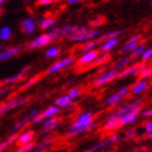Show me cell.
<instances>
[{
  "instance_id": "obj_23",
  "label": "cell",
  "mask_w": 152,
  "mask_h": 152,
  "mask_svg": "<svg viewBox=\"0 0 152 152\" xmlns=\"http://www.w3.org/2000/svg\"><path fill=\"white\" fill-rule=\"evenodd\" d=\"M52 141H53V137H47V138H45L42 141H41L38 146H35L34 147V149L32 150L33 152H41L44 151L45 149H47L48 147L51 146V143H52Z\"/></svg>"
},
{
  "instance_id": "obj_29",
  "label": "cell",
  "mask_w": 152,
  "mask_h": 152,
  "mask_svg": "<svg viewBox=\"0 0 152 152\" xmlns=\"http://www.w3.org/2000/svg\"><path fill=\"white\" fill-rule=\"evenodd\" d=\"M120 127L118 118H112V120H105V124L103 126V129L105 130H114Z\"/></svg>"
},
{
  "instance_id": "obj_14",
  "label": "cell",
  "mask_w": 152,
  "mask_h": 152,
  "mask_svg": "<svg viewBox=\"0 0 152 152\" xmlns=\"http://www.w3.org/2000/svg\"><path fill=\"white\" fill-rule=\"evenodd\" d=\"M21 51H22V48L19 47V46L3 49V50L0 51V62L12 59V58H14L15 56H18L19 53H21Z\"/></svg>"
},
{
  "instance_id": "obj_46",
  "label": "cell",
  "mask_w": 152,
  "mask_h": 152,
  "mask_svg": "<svg viewBox=\"0 0 152 152\" xmlns=\"http://www.w3.org/2000/svg\"><path fill=\"white\" fill-rule=\"evenodd\" d=\"M140 115L145 118H151L152 117V109H146V110H141Z\"/></svg>"
},
{
  "instance_id": "obj_56",
  "label": "cell",
  "mask_w": 152,
  "mask_h": 152,
  "mask_svg": "<svg viewBox=\"0 0 152 152\" xmlns=\"http://www.w3.org/2000/svg\"><path fill=\"white\" fill-rule=\"evenodd\" d=\"M2 14H3V10H2V9H0V16L2 15Z\"/></svg>"
},
{
  "instance_id": "obj_1",
  "label": "cell",
  "mask_w": 152,
  "mask_h": 152,
  "mask_svg": "<svg viewBox=\"0 0 152 152\" xmlns=\"http://www.w3.org/2000/svg\"><path fill=\"white\" fill-rule=\"evenodd\" d=\"M96 126L95 114L90 111L83 112L76 117L74 122L70 125L67 132L65 133L67 137H73L85 132H88Z\"/></svg>"
},
{
  "instance_id": "obj_16",
  "label": "cell",
  "mask_w": 152,
  "mask_h": 152,
  "mask_svg": "<svg viewBox=\"0 0 152 152\" xmlns=\"http://www.w3.org/2000/svg\"><path fill=\"white\" fill-rule=\"evenodd\" d=\"M34 138H35V132L34 130H24L21 134H19L18 139H16V143L19 146H22V145H25V143L33 141Z\"/></svg>"
},
{
  "instance_id": "obj_48",
  "label": "cell",
  "mask_w": 152,
  "mask_h": 152,
  "mask_svg": "<svg viewBox=\"0 0 152 152\" xmlns=\"http://www.w3.org/2000/svg\"><path fill=\"white\" fill-rule=\"evenodd\" d=\"M143 129L146 132L147 134L152 133V120L148 121L146 124H145V126H143Z\"/></svg>"
},
{
  "instance_id": "obj_5",
  "label": "cell",
  "mask_w": 152,
  "mask_h": 152,
  "mask_svg": "<svg viewBox=\"0 0 152 152\" xmlns=\"http://www.w3.org/2000/svg\"><path fill=\"white\" fill-rule=\"evenodd\" d=\"M117 73H118V69H115V67L105 70L104 72L100 73L94 79V86L95 87H101V86H104L109 83H111L112 80L117 78Z\"/></svg>"
},
{
  "instance_id": "obj_13",
  "label": "cell",
  "mask_w": 152,
  "mask_h": 152,
  "mask_svg": "<svg viewBox=\"0 0 152 152\" xmlns=\"http://www.w3.org/2000/svg\"><path fill=\"white\" fill-rule=\"evenodd\" d=\"M120 44V38L118 37H113L109 38L105 40H102L99 45V50L100 52H110L111 50H113L114 48H116V46H118Z\"/></svg>"
},
{
  "instance_id": "obj_22",
  "label": "cell",
  "mask_w": 152,
  "mask_h": 152,
  "mask_svg": "<svg viewBox=\"0 0 152 152\" xmlns=\"http://www.w3.org/2000/svg\"><path fill=\"white\" fill-rule=\"evenodd\" d=\"M78 25H75V24H64V25L60 26V34L61 37H67L70 36L71 34H73L75 32V29L77 28Z\"/></svg>"
},
{
  "instance_id": "obj_59",
  "label": "cell",
  "mask_w": 152,
  "mask_h": 152,
  "mask_svg": "<svg viewBox=\"0 0 152 152\" xmlns=\"http://www.w3.org/2000/svg\"><path fill=\"white\" fill-rule=\"evenodd\" d=\"M52 1H53V2H54V1H56V0H52Z\"/></svg>"
},
{
  "instance_id": "obj_54",
  "label": "cell",
  "mask_w": 152,
  "mask_h": 152,
  "mask_svg": "<svg viewBox=\"0 0 152 152\" xmlns=\"http://www.w3.org/2000/svg\"><path fill=\"white\" fill-rule=\"evenodd\" d=\"M147 138H150V139H152V133L147 134Z\"/></svg>"
},
{
  "instance_id": "obj_47",
  "label": "cell",
  "mask_w": 152,
  "mask_h": 152,
  "mask_svg": "<svg viewBox=\"0 0 152 152\" xmlns=\"http://www.w3.org/2000/svg\"><path fill=\"white\" fill-rule=\"evenodd\" d=\"M109 139H110V141H111L112 143H115V142H118V141L122 139V136L118 135V134H112V135H110Z\"/></svg>"
},
{
  "instance_id": "obj_32",
  "label": "cell",
  "mask_w": 152,
  "mask_h": 152,
  "mask_svg": "<svg viewBox=\"0 0 152 152\" xmlns=\"http://www.w3.org/2000/svg\"><path fill=\"white\" fill-rule=\"evenodd\" d=\"M122 35V31H118V29H115V31H111V32H107L104 34L99 36V39L100 41L105 40V39H109V38H113V37H120Z\"/></svg>"
},
{
  "instance_id": "obj_17",
  "label": "cell",
  "mask_w": 152,
  "mask_h": 152,
  "mask_svg": "<svg viewBox=\"0 0 152 152\" xmlns=\"http://www.w3.org/2000/svg\"><path fill=\"white\" fill-rule=\"evenodd\" d=\"M56 19H54L53 16H44V18H41L39 21H38V25L40 26L41 29H44V31H47V29H50L52 28L54 25H56Z\"/></svg>"
},
{
  "instance_id": "obj_27",
  "label": "cell",
  "mask_w": 152,
  "mask_h": 152,
  "mask_svg": "<svg viewBox=\"0 0 152 152\" xmlns=\"http://www.w3.org/2000/svg\"><path fill=\"white\" fill-rule=\"evenodd\" d=\"M12 28L10 26H2L0 28V40L1 41H7L9 40L10 38L12 37Z\"/></svg>"
},
{
  "instance_id": "obj_2",
  "label": "cell",
  "mask_w": 152,
  "mask_h": 152,
  "mask_svg": "<svg viewBox=\"0 0 152 152\" xmlns=\"http://www.w3.org/2000/svg\"><path fill=\"white\" fill-rule=\"evenodd\" d=\"M101 33L97 27H90L86 25H78L77 28L73 34L67 36L66 39L70 42H75V44H84L86 41L99 38Z\"/></svg>"
},
{
  "instance_id": "obj_24",
  "label": "cell",
  "mask_w": 152,
  "mask_h": 152,
  "mask_svg": "<svg viewBox=\"0 0 152 152\" xmlns=\"http://www.w3.org/2000/svg\"><path fill=\"white\" fill-rule=\"evenodd\" d=\"M61 54V48L58 46H51L45 51V57L47 59H54Z\"/></svg>"
},
{
  "instance_id": "obj_41",
  "label": "cell",
  "mask_w": 152,
  "mask_h": 152,
  "mask_svg": "<svg viewBox=\"0 0 152 152\" xmlns=\"http://www.w3.org/2000/svg\"><path fill=\"white\" fill-rule=\"evenodd\" d=\"M138 136V132H137L136 128H128V129L125 132V137L128 138V139H134Z\"/></svg>"
},
{
  "instance_id": "obj_50",
  "label": "cell",
  "mask_w": 152,
  "mask_h": 152,
  "mask_svg": "<svg viewBox=\"0 0 152 152\" xmlns=\"http://www.w3.org/2000/svg\"><path fill=\"white\" fill-rule=\"evenodd\" d=\"M75 108H76V102H75V100H72V101L69 102L63 109L64 110H72V109H75Z\"/></svg>"
},
{
  "instance_id": "obj_57",
  "label": "cell",
  "mask_w": 152,
  "mask_h": 152,
  "mask_svg": "<svg viewBox=\"0 0 152 152\" xmlns=\"http://www.w3.org/2000/svg\"><path fill=\"white\" fill-rule=\"evenodd\" d=\"M1 50H3V49H2V46L0 45V51H1Z\"/></svg>"
},
{
  "instance_id": "obj_53",
  "label": "cell",
  "mask_w": 152,
  "mask_h": 152,
  "mask_svg": "<svg viewBox=\"0 0 152 152\" xmlns=\"http://www.w3.org/2000/svg\"><path fill=\"white\" fill-rule=\"evenodd\" d=\"M69 4H76V3H78L80 0H65Z\"/></svg>"
},
{
  "instance_id": "obj_12",
  "label": "cell",
  "mask_w": 152,
  "mask_h": 152,
  "mask_svg": "<svg viewBox=\"0 0 152 152\" xmlns=\"http://www.w3.org/2000/svg\"><path fill=\"white\" fill-rule=\"evenodd\" d=\"M21 31H22L24 34L26 35H32L36 32L37 29V22L35 20L31 18V16H27V18H24V19L21 21Z\"/></svg>"
},
{
  "instance_id": "obj_4",
  "label": "cell",
  "mask_w": 152,
  "mask_h": 152,
  "mask_svg": "<svg viewBox=\"0 0 152 152\" xmlns=\"http://www.w3.org/2000/svg\"><path fill=\"white\" fill-rule=\"evenodd\" d=\"M75 62H76V60L73 56H67V57H65V58H62V59L56 61L54 63L51 64L50 66H49V69L47 70V74H49V75L57 74V73H59L60 71L66 69V67L72 66L73 64H75Z\"/></svg>"
},
{
  "instance_id": "obj_10",
  "label": "cell",
  "mask_w": 152,
  "mask_h": 152,
  "mask_svg": "<svg viewBox=\"0 0 152 152\" xmlns=\"http://www.w3.org/2000/svg\"><path fill=\"white\" fill-rule=\"evenodd\" d=\"M129 90L130 89L128 88V86H122V87L118 89V91H116L115 94H112L111 96L107 97V99H105V104L110 105V107L117 104V102L120 101L121 99H123L124 97H126V96L128 95Z\"/></svg>"
},
{
  "instance_id": "obj_3",
  "label": "cell",
  "mask_w": 152,
  "mask_h": 152,
  "mask_svg": "<svg viewBox=\"0 0 152 152\" xmlns=\"http://www.w3.org/2000/svg\"><path fill=\"white\" fill-rule=\"evenodd\" d=\"M29 101V97H15V98H11L7 100L0 104V116L4 115L6 113L10 111H13L15 109L26 104Z\"/></svg>"
},
{
  "instance_id": "obj_15",
  "label": "cell",
  "mask_w": 152,
  "mask_h": 152,
  "mask_svg": "<svg viewBox=\"0 0 152 152\" xmlns=\"http://www.w3.org/2000/svg\"><path fill=\"white\" fill-rule=\"evenodd\" d=\"M149 87V83L148 80H146V78H140L138 82H136L132 86V88H130V91L132 94L135 96L137 95H140V94H142L143 91H146L147 89Z\"/></svg>"
},
{
  "instance_id": "obj_51",
  "label": "cell",
  "mask_w": 152,
  "mask_h": 152,
  "mask_svg": "<svg viewBox=\"0 0 152 152\" xmlns=\"http://www.w3.org/2000/svg\"><path fill=\"white\" fill-rule=\"evenodd\" d=\"M52 2H53L52 0H38L37 4L38 6H49Z\"/></svg>"
},
{
  "instance_id": "obj_26",
  "label": "cell",
  "mask_w": 152,
  "mask_h": 152,
  "mask_svg": "<svg viewBox=\"0 0 152 152\" xmlns=\"http://www.w3.org/2000/svg\"><path fill=\"white\" fill-rule=\"evenodd\" d=\"M60 107H58L56 103L54 104H51L49 107L45 109L42 111V114L45 115V117H51V116H56L59 112H60Z\"/></svg>"
},
{
  "instance_id": "obj_18",
  "label": "cell",
  "mask_w": 152,
  "mask_h": 152,
  "mask_svg": "<svg viewBox=\"0 0 152 152\" xmlns=\"http://www.w3.org/2000/svg\"><path fill=\"white\" fill-rule=\"evenodd\" d=\"M110 59H111V56L109 54V52H102V54L99 53V56L96 58L95 60H94V62L89 66H92V67L101 66L103 64L108 63L109 61H110Z\"/></svg>"
},
{
  "instance_id": "obj_55",
  "label": "cell",
  "mask_w": 152,
  "mask_h": 152,
  "mask_svg": "<svg viewBox=\"0 0 152 152\" xmlns=\"http://www.w3.org/2000/svg\"><path fill=\"white\" fill-rule=\"evenodd\" d=\"M3 2H4V0H0V7L2 6V4H3Z\"/></svg>"
},
{
  "instance_id": "obj_7",
  "label": "cell",
  "mask_w": 152,
  "mask_h": 152,
  "mask_svg": "<svg viewBox=\"0 0 152 152\" xmlns=\"http://www.w3.org/2000/svg\"><path fill=\"white\" fill-rule=\"evenodd\" d=\"M145 66H146V64L143 63V61L142 62H139V63L127 65V66H125L124 69L118 70L117 78H125V77H129V76L138 75V73H139Z\"/></svg>"
},
{
  "instance_id": "obj_8",
  "label": "cell",
  "mask_w": 152,
  "mask_h": 152,
  "mask_svg": "<svg viewBox=\"0 0 152 152\" xmlns=\"http://www.w3.org/2000/svg\"><path fill=\"white\" fill-rule=\"evenodd\" d=\"M99 53H100V50H97V49L82 52L80 57L77 59V61H76V65H77V66H86V65H90V64L94 62V60H95L96 58L99 56Z\"/></svg>"
},
{
  "instance_id": "obj_45",
  "label": "cell",
  "mask_w": 152,
  "mask_h": 152,
  "mask_svg": "<svg viewBox=\"0 0 152 152\" xmlns=\"http://www.w3.org/2000/svg\"><path fill=\"white\" fill-rule=\"evenodd\" d=\"M11 90H12L11 85H4V86H2V87H0V98L3 97V96L8 95Z\"/></svg>"
},
{
  "instance_id": "obj_30",
  "label": "cell",
  "mask_w": 152,
  "mask_h": 152,
  "mask_svg": "<svg viewBox=\"0 0 152 152\" xmlns=\"http://www.w3.org/2000/svg\"><path fill=\"white\" fill-rule=\"evenodd\" d=\"M139 42H130V41H126L125 44H123L121 46L120 51L122 53H128V52H132V51L137 47V45Z\"/></svg>"
},
{
  "instance_id": "obj_52",
  "label": "cell",
  "mask_w": 152,
  "mask_h": 152,
  "mask_svg": "<svg viewBox=\"0 0 152 152\" xmlns=\"http://www.w3.org/2000/svg\"><path fill=\"white\" fill-rule=\"evenodd\" d=\"M39 113V111H38V109H32L31 110V112H29V114H31V116H35L36 114H38Z\"/></svg>"
},
{
  "instance_id": "obj_38",
  "label": "cell",
  "mask_w": 152,
  "mask_h": 152,
  "mask_svg": "<svg viewBox=\"0 0 152 152\" xmlns=\"http://www.w3.org/2000/svg\"><path fill=\"white\" fill-rule=\"evenodd\" d=\"M34 147H35V143L31 141V142H27L25 145H22V146H20V148L16 151L18 152H29L32 151L34 149Z\"/></svg>"
},
{
  "instance_id": "obj_9",
  "label": "cell",
  "mask_w": 152,
  "mask_h": 152,
  "mask_svg": "<svg viewBox=\"0 0 152 152\" xmlns=\"http://www.w3.org/2000/svg\"><path fill=\"white\" fill-rule=\"evenodd\" d=\"M141 105L140 107H137V108L133 109L128 111L127 113H125L124 115L118 118V124H120V127L122 126H126V125H129V124L134 123L135 121L138 118V116L140 115V112H141Z\"/></svg>"
},
{
  "instance_id": "obj_21",
  "label": "cell",
  "mask_w": 152,
  "mask_h": 152,
  "mask_svg": "<svg viewBox=\"0 0 152 152\" xmlns=\"http://www.w3.org/2000/svg\"><path fill=\"white\" fill-rule=\"evenodd\" d=\"M18 136H19V133H13L12 135H10L7 139H4L2 142H0V152L6 150L7 148H9L13 142H16V139H18Z\"/></svg>"
},
{
  "instance_id": "obj_40",
  "label": "cell",
  "mask_w": 152,
  "mask_h": 152,
  "mask_svg": "<svg viewBox=\"0 0 152 152\" xmlns=\"http://www.w3.org/2000/svg\"><path fill=\"white\" fill-rule=\"evenodd\" d=\"M58 118L56 116H51V117H45V120L41 122V128H46V127L50 126L51 124L54 123Z\"/></svg>"
},
{
  "instance_id": "obj_37",
  "label": "cell",
  "mask_w": 152,
  "mask_h": 152,
  "mask_svg": "<svg viewBox=\"0 0 152 152\" xmlns=\"http://www.w3.org/2000/svg\"><path fill=\"white\" fill-rule=\"evenodd\" d=\"M140 78H149L150 76H152V67L151 66H145L142 70L140 71L139 73H138Z\"/></svg>"
},
{
  "instance_id": "obj_42",
  "label": "cell",
  "mask_w": 152,
  "mask_h": 152,
  "mask_svg": "<svg viewBox=\"0 0 152 152\" xmlns=\"http://www.w3.org/2000/svg\"><path fill=\"white\" fill-rule=\"evenodd\" d=\"M140 58H141V61H143V62L152 59V47L148 48V49H146V50L143 51V53L141 54Z\"/></svg>"
},
{
  "instance_id": "obj_6",
  "label": "cell",
  "mask_w": 152,
  "mask_h": 152,
  "mask_svg": "<svg viewBox=\"0 0 152 152\" xmlns=\"http://www.w3.org/2000/svg\"><path fill=\"white\" fill-rule=\"evenodd\" d=\"M52 41H54L53 37L48 33H45V34H41V35L37 36L36 38H34L31 42H28L27 45V49L29 50H34V49H40V48H44L48 45H50Z\"/></svg>"
},
{
  "instance_id": "obj_58",
  "label": "cell",
  "mask_w": 152,
  "mask_h": 152,
  "mask_svg": "<svg viewBox=\"0 0 152 152\" xmlns=\"http://www.w3.org/2000/svg\"><path fill=\"white\" fill-rule=\"evenodd\" d=\"M150 1H151V6H152V0H150Z\"/></svg>"
},
{
  "instance_id": "obj_36",
  "label": "cell",
  "mask_w": 152,
  "mask_h": 152,
  "mask_svg": "<svg viewBox=\"0 0 152 152\" xmlns=\"http://www.w3.org/2000/svg\"><path fill=\"white\" fill-rule=\"evenodd\" d=\"M67 95L72 100H76L77 98H79V96L82 95V89L79 87H73L67 91Z\"/></svg>"
},
{
  "instance_id": "obj_11",
  "label": "cell",
  "mask_w": 152,
  "mask_h": 152,
  "mask_svg": "<svg viewBox=\"0 0 152 152\" xmlns=\"http://www.w3.org/2000/svg\"><path fill=\"white\" fill-rule=\"evenodd\" d=\"M29 71H31V66L26 65V66H24L22 70L20 71L19 73L14 74L12 76H9V77H6L2 80V84L3 85H14V84H18L21 80H23V78L28 74Z\"/></svg>"
},
{
  "instance_id": "obj_43",
  "label": "cell",
  "mask_w": 152,
  "mask_h": 152,
  "mask_svg": "<svg viewBox=\"0 0 152 152\" xmlns=\"http://www.w3.org/2000/svg\"><path fill=\"white\" fill-rule=\"evenodd\" d=\"M49 34H50L52 37H53L54 40H57L58 38L61 37V34H60V27H52V28L49 29Z\"/></svg>"
},
{
  "instance_id": "obj_25",
  "label": "cell",
  "mask_w": 152,
  "mask_h": 152,
  "mask_svg": "<svg viewBox=\"0 0 152 152\" xmlns=\"http://www.w3.org/2000/svg\"><path fill=\"white\" fill-rule=\"evenodd\" d=\"M132 60H133L132 56L122 57V58H120L118 60L115 61V63H114L113 67H115V69H118V70H121V69H124V67L127 66V65H128V64L132 62Z\"/></svg>"
},
{
  "instance_id": "obj_35",
  "label": "cell",
  "mask_w": 152,
  "mask_h": 152,
  "mask_svg": "<svg viewBox=\"0 0 152 152\" xmlns=\"http://www.w3.org/2000/svg\"><path fill=\"white\" fill-rule=\"evenodd\" d=\"M105 23V19L103 16H99V18H95V19H92L89 21L88 25L90 27H100L102 26L103 24Z\"/></svg>"
},
{
  "instance_id": "obj_49",
  "label": "cell",
  "mask_w": 152,
  "mask_h": 152,
  "mask_svg": "<svg viewBox=\"0 0 152 152\" xmlns=\"http://www.w3.org/2000/svg\"><path fill=\"white\" fill-rule=\"evenodd\" d=\"M140 39H141V35H139V34H136V35L130 36L127 41H130V42H139Z\"/></svg>"
},
{
  "instance_id": "obj_34",
  "label": "cell",
  "mask_w": 152,
  "mask_h": 152,
  "mask_svg": "<svg viewBox=\"0 0 152 152\" xmlns=\"http://www.w3.org/2000/svg\"><path fill=\"white\" fill-rule=\"evenodd\" d=\"M61 125H62V121L61 120H57L54 123H52L50 125V126L46 127V128H42V135H47V134L51 133V132H53V130H56L58 128V127H60Z\"/></svg>"
},
{
  "instance_id": "obj_20",
  "label": "cell",
  "mask_w": 152,
  "mask_h": 152,
  "mask_svg": "<svg viewBox=\"0 0 152 152\" xmlns=\"http://www.w3.org/2000/svg\"><path fill=\"white\" fill-rule=\"evenodd\" d=\"M31 118H32V116H31V114L28 113L25 117H23V118H21L20 121H18L15 123V125L13 126L12 133H19V130H21L23 127H25L27 124H29Z\"/></svg>"
},
{
  "instance_id": "obj_44",
  "label": "cell",
  "mask_w": 152,
  "mask_h": 152,
  "mask_svg": "<svg viewBox=\"0 0 152 152\" xmlns=\"http://www.w3.org/2000/svg\"><path fill=\"white\" fill-rule=\"evenodd\" d=\"M37 80H38V77H33V78L28 79V80H27V82H26L25 84L22 86V89H23V90L28 89L29 87H32L33 85H35L36 83H37Z\"/></svg>"
},
{
  "instance_id": "obj_33",
  "label": "cell",
  "mask_w": 152,
  "mask_h": 152,
  "mask_svg": "<svg viewBox=\"0 0 152 152\" xmlns=\"http://www.w3.org/2000/svg\"><path fill=\"white\" fill-rule=\"evenodd\" d=\"M146 50V46L143 44H138L137 45V47L132 51V58L133 59H137V58H140L141 57V54L143 53V51Z\"/></svg>"
},
{
  "instance_id": "obj_31",
  "label": "cell",
  "mask_w": 152,
  "mask_h": 152,
  "mask_svg": "<svg viewBox=\"0 0 152 152\" xmlns=\"http://www.w3.org/2000/svg\"><path fill=\"white\" fill-rule=\"evenodd\" d=\"M70 101H72V99L69 97V95H62V96H60V97H58L57 99H56V104L58 105V107H60L61 109H63L65 105L69 103Z\"/></svg>"
},
{
  "instance_id": "obj_28",
  "label": "cell",
  "mask_w": 152,
  "mask_h": 152,
  "mask_svg": "<svg viewBox=\"0 0 152 152\" xmlns=\"http://www.w3.org/2000/svg\"><path fill=\"white\" fill-rule=\"evenodd\" d=\"M111 141H110V139H105V140H101L100 142L96 143L95 146L91 147V148H89L88 150H86V152H97L99 151V150L101 149H104V148H107V147H109L110 145H111Z\"/></svg>"
},
{
  "instance_id": "obj_19",
  "label": "cell",
  "mask_w": 152,
  "mask_h": 152,
  "mask_svg": "<svg viewBox=\"0 0 152 152\" xmlns=\"http://www.w3.org/2000/svg\"><path fill=\"white\" fill-rule=\"evenodd\" d=\"M100 39L99 38H95V39H91V40H88L82 44V46L79 47V50L82 52H85V51H89V50H94V49H97V47H99L100 45Z\"/></svg>"
},
{
  "instance_id": "obj_39",
  "label": "cell",
  "mask_w": 152,
  "mask_h": 152,
  "mask_svg": "<svg viewBox=\"0 0 152 152\" xmlns=\"http://www.w3.org/2000/svg\"><path fill=\"white\" fill-rule=\"evenodd\" d=\"M44 120H45V115L42 114V112H41V113L36 114L35 116H33L32 118H31V121H29V124H31V125H35V124L41 123Z\"/></svg>"
}]
</instances>
